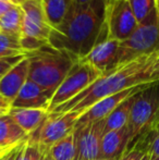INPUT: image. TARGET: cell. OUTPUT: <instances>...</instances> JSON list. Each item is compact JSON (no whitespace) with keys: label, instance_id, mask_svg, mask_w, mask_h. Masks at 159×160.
I'll return each instance as SVG.
<instances>
[{"label":"cell","instance_id":"37","mask_svg":"<svg viewBox=\"0 0 159 160\" xmlns=\"http://www.w3.org/2000/svg\"><path fill=\"white\" fill-rule=\"evenodd\" d=\"M157 9H158V12H159V0H157Z\"/></svg>","mask_w":159,"mask_h":160},{"label":"cell","instance_id":"15","mask_svg":"<svg viewBox=\"0 0 159 160\" xmlns=\"http://www.w3.org/2000/svg\"><path fill=\"white\" fill-rule=\"evenodd\" d=\"M130 145V131L127 125L104 134L100 144V158L120 159Z\"/></svg>","mask_w":159,"mask_h":160},{"label":"cell","instance_id":"12","mask_svg":"<svg viewBox=\"0 0 159 160\" xmlns=\"http://www.w3.org/2000/svg\"><path fill=\"white\" fill-rule=\"evenodd\" d=\"M119 45L120 42L117 40L106 38L96 44L91 52L81 60L91 64L97 71L104 74L118 67Z\"/></svg>","mask_w":159,"mask_h":160},{"label":"cell","instance_id":"11","mask_svg":"<svg viewBox=\"0 0 159 160\" xmlns=\"http://www.w3.org/2000/svg\"><path fill=\"white\" fill-rule=\"evenodd\" d=\"M144 86L145 85L125 89V91H123V92H120V93H118V94L106 97V98L97 101V102L94 103L92 107H89L86 111H84L81 114L80 118L77 119V123H75V128L84 127V125L89 124V123L97 122V121H100V120H105L123 100H125L127 97L134 95V94H136L137 92H140Z\"/></svg>","mask_w":159,"mask_h":160},{"label":"cell","instance_id":"19","mask_svg":"<svg viewBox=\"0 0 159 160\" xmlns=\"http://www.w3.org/2000/svg\"><path fill=\"white\" fill-rule=\"evenodd\" d=\"M146 86V85H145ZM138 93V92H137ZM135 94L127 97L122 102L109 114L105 120V133L110 132V131L119 130V128L127 125L130 114H131L132 105L134 101Z\"/></svg>","mask_w":159,"mask_h":160},{"label":"cell","instance_id":"38","mask_svg":"<svg viewBox=\"0 0 159 160\" xmlns=\"http://www.w3.org/2000/svg\"><path fill=\"white\" fill-rule=\"evenodd\" d=\"M151 160H159V158H151Z\"/></svg>","mask_w":159,"mask_h":160},{"label":"cell","instance_id":"32","mask_svg":"<svg viewBox=\"0 0 159 160\" xmlns=\"http://www.w3.org/2000/svg\"><path fill=\"white\" fill-rule=\"evenodd\" d=\"M35 148V147H34ZM40 157V152H38V150L35 148V152H34V156H33V160H38Z\"/></svg>","mask_w":159,"mask_h":160},{"label":"cell","instance_id":"10","mask_svg":"<svg viewBox=\"0 0 159 160\" xmlns=\"http://www.w3.org/2000/svg\"><path fill=\"white\" fill-rule=\"evenodd\" d=\"M24 19L20 36L33 37L49 42L51 28L48 25L40 0H25L20 4Z\"/></svg>","mask_w":159,"mask_h":160},{"label":"cell","instance_id":"14","mask_svg":"<svg viewBox=\"0 0 159 160\" xmlns=\"http://www.w3.org/2000/svg\"><path fill=\"white\" fill-rule=\"evenodd\" d=\"M51 96L32 81L27 80L20 93L11 102V108H26V109H46L50 105Z\"/></svg>","mask_w":159,"mask_h":160},{"label":"cell","instance_id":"18","mask_svg":"<svg viewBox=\"0 0 159 160\" xmlns=\"http://www.w3.org/2000/svg\"><path fill=\"white\" fill-rule=\"evenodd\" d=\"M45 18L51 28H57L63 22L73 6V0H40Z\"/></svg>","mask_w":159,"mask_h":160},{"label":"cell","instance_id":"13","mask_svg":"<svg viewBox=\"0 0 159 160\" xmlns=\"http://www.w3.org/2000/svg\"><path fill=\"white\" fill-rule=\"evenodd\" d=\"M28 80V59L24 57L0 80V95L12 102Z\"/></svg>","mask_w":159,"mask_h":160},{"label":"cell","instance_id":"5","mask_svg":"<svg viewBox=\"0 0 159 160\" xmlns=\"http://www.w3.org/2000/svg\"><path fill=\"white\" fill-rule=\"evenodd\" d=\"M159 127V82L147 84L134 96L127 128L130 144L142 132Z\"/></svg>","mask_w":159,"mask_h":160},{"label":"cell","instance_id":"1","mask_svg":"<svg viewBox=\"0 0 159 160\" xmlns=\"http://www.w3.org/2000/svg\"><path fill=\"white\" fill-rule=\"evenodd\" d=\"M156 57L157 52L143 56L127 63L118 65L99 76L81 94L68 102L57 107L49 113L74 111L82 114L94 103L106 97L115 95L125 89L159 82V71L155 70Z\"/></svg>","mask_w":159,"mask_h":160},{"label":"cell","instance_id":"4","mask_svg":"<svg viewBox=\"0 0 159 160\" xmlns=\"http://www.w3.org/2000/svg\"><path fill=\"white\" fill-rule=\"evenodd\" d=\"M159 51V12L156 8L149 17L138 24L129 38L120 42L118 65L127 63L143 56Z\"/></svg>","mask_w":159,"mask_h":160},{"label":"cell","instance_id":"9","mask_svg":"<svg viewBox=\"0 0 159 160\" xmlns=\"http://www.w3.org/2000/svg\"><path fill=\"white\" fill-rule=\"evenodd\" d=\"M105 120L74 128V160L100 158V144L105 134Z\"/></svg>","mask_w":159,"mask_h":160},{"label":"cell","instance_id":"28","mask_svg":"<svg viewBox=\"0 0 159 160\" xmlns=\"http://www.w3.org/2000/svg\"><path fill=\"white\" fill-rule=\"evenodd\" d=\"M10 108H11L10 102L0 95V109H10Z\"/></svg>","mask_w":159,"mask_h":160},{"label":"cell","instance_id":"36","mask_svg":"<svg viewBox=\"0 0 159 160\" xmlns=\"http://www.w3.org/2000/svg\"><path fill=\"white\" fill-rule=\"evenodd\" d=\"M6 152H3V150H1V149H0V158H1V157L3 156V155L6 154Z\"/></svg>","mask_w":159,"mask_h":160},{"label":"cell","instance_id":"26","mask_svg":"<svg viewBox=\"0 0 159 160\" xmlns=\"http://www.w3.org/2000/svg\"><path fill=\"white\" fill-rule=\"evenodd\" d=\"M25 56H17L12 58H0V80L14 67L17 62L21 61Z\"/></svg>","mask_w":159,"mask_h":160},{"label":"cell","instance_id":"22","mask_svg":"<svg viewBox=\"0 0 159 160\" xmlns=\"http://www.w3.org/2000/svg\"><path fill=\"white\" fill-rule=\"evenodd\" d=\"M25 56L20 42V36L0 32V58Z\"/></svg>","mask_w":159,"mask_h":160},{"label":"cell","instance_id":"31","mask_svg":"<svg viewBox=\"0 0 159 160\" xmlns=\"http://www.w3.org/2000/svg\"><path fill=\"white\" fill-rule=\"evenodd\" d=\"M2 1H7V2H10L12 4H15V6H20L22 2H24L25 0H2Z\"/></svg>","mask_w":159,"mask_h":160},{"label":"cell","instance_id":"21","mask_svg":"<svg viewBox=\"0 0 159 160\" xmlns=\"http://www.w3.org/2000/svg\"><path fill=\"white\" fill-rule=\"evenodd\" d=\"M48 152L50 154L52 160H74L75 144L73 132L55 144Z\"/></svg>","mask_w":159,"mask_h":160},{"label":"cell","instance_id":"17","mask_svg":"<svg viewBox=\"0 0 159 160\" xmlns=\"http://www.w3.org/2000/svg\"><path fill=\"white\" fill-rule=\"evenodd\" d=\"M9 114L12 117L17 125L30 136L32 133L48 117V110L46 109H26V108H10Z\"/></svg>","mask_w":159,"mask_h":160},{"label":"cell","instance_id":"6","mask_svg":"<svg viewBox=\"0 0 159 160\" xmlns=\"http://www.w3.org/2000/svg\"><path fill=\"white\" fill-rule=\"evenodd\" d=\"M81 114L70 111L64 113H49L34 133L28 136L27 144L40 154L48 152L55 144L74 131L75 123Z\"/></svg>","mask_w":159,"mask_h":160},{"label":"cell","instance_id":"2","mask_svg":"<svg viewBox=\"0 0 159 160\" xmlns=\"http://www.w3.org/2000/svg\"><path fill=\"white\" fill-rule=\"evenodd\" d=\"M105 11L106 0H93L85 6L73 4L63 22L51 30L50 46L77 60L86 57L96 44L107 38Z\"/></svg>","mask_w":159,"mask_h":160},{"label":"cell","instance_id":"34","mask_svg":"<svg viewBox=\"0 0 159 160\" xmlns=\"http://www.w3.org/2000/svg\"><path fill=\"white\" fill-rule=\"evenodd\" d=\"M8 112H9V109H0V117L8 113Z\"/></svg>","mask_w":159,"mask_h":160},{"label":"cell","instance_id":"7","mask_svg":"<svg viewBox=\"0 0 159 160\" xmlns=\"http://www.w3.org/2000/svg\"><path fill=\"white\" fill-rule=\"evenodd\" d=\"M102 75V74L91 64L79 60L55 92L50 100L48 113L81 94Z\"/></svg>","mask_w":159,"mask_h":160},{"label":"cell","instance_id":"35","mask_svg":"<svg viewBox=\"0 0 159 160\" xmlns=\"http://www.w3.org/2000/svg\"><path fill=\"white\" fill-rule=\"evenodd\" d=\"M92 160H119V159H105V158H96V159H92Z\"/></svg>","mask_w":159,"mask_h":160},{"label":"cell","instance_id":"30","mask_svg":"<svg viewBox=\"0 0 159 160\" xmlns=\"http://www.w3.org/2000/svg\"><path fill=\"white\" fill-rule=\"evenodd\" d=\"M38 160H52L49 152H45V154H40V157Z\"/></svg>","mask_w":159,"mask_h":160},{"label":"cell","instance_id":"20","mask_svg":"<svg viewBox=\"0 0 159 160\" xmlns=\"http://www.w3.org/2000/svg\"><path fill=\"white\" fill-rule=\"evenodd\" d=\"M24 14L20 6H14L3 17L0 18V32L21 35Z\"/></svg>","mask_w":159,"mask_h":160},{"label":"cell","instance_id":"33","mask_svg":"<svg viewBox=\"0 0 159 160\" xmlns=\"http://www.w3.org/2000/svg\"><path fill=\"white\" fill-rule=\"evenodd\" d=\"M155 70L159 71V51L157 52V57H156V62H155Z\"/></svg>","mask_w":159,"mask_h":160},{"label":"cell","instance_id":"8","mask_svg":"<svg viewBox=\"0 0 159 160\" xmlns=\"http://www.w3.org/2000/svg\"><path fill=\"white\" fill-rule=\"evenodd\" d=\"M138 23L132 12L127 0L106 2L105 28L108 39L123 42L131 36Z\"/></svg>","mask_w":159,"mask_h":160},{"label":"cell","instance_id":"24","mask_svg":"<svg viewBox=\"0 0 159 160\" xmlns=\"http://www.w3.org/2000/svg\"><path fill=\"white\" fill-rule=\"evenodd\" d=\"M138 24L144 22L157 8V0H127Z\"/></svg>","mask_w":159,"mask_h":160},{"label":"cell","instance_id":"23","mask_svg":"<svg viewBox=\"0 0 159 160\" xmlns=\"http://www.w3.org/2000/svg\"><path fill=\"white\" fill-rule=\"evenodd\" d=\"M133 144H130L119 160H151L148 146L144 135L140 134Z\"/></svg>","mask_w":159,"mask_h":160},{"label":"cell","instance_id":"3","mask_svg":"<svg viewBox=\"0 0 159 160\" xmlns=\"http://www.w3.org/2000/svg\"><path fill=\"white\" fill-rule=\"evenodd\" d=\"M28 59V80L53 96L72 67L79 60L50 44L26 55ZM52 98V97H51Z\"/></svg>","mask_w":159,"mask_h":160},{"label":"cell","instance_id":"39","mask_svg":"<svg viewBox=\"0 0 159 160\" xmlns=\"http://www.w3.org/2000/svg\"><path fill=\"white\" fill-rule=\"evenodd\" d=\"M111 1H113V0H106V2H111Z\"/></svg>","mask_w":159,"mask_h":160},{"label":"cell","instance_id":"25","mask_svg":"<svg viewBox=\"0 0 159 160\" xmlns=\"http://www.w3.org/2000/svg\"><path fill=\"white\" fill-rule=\"evenodd\" d=\"M141 134L144 135L147 142L151 158H159V127L147 128Z\"/></svg>","mask_w":159,"mask_h":160},{"label":"cell","instance_id":"16","mask_svg":"<svg viewBox=\"0 0 159 160\" xmlns=\"http://www.w3.org/2000/svg\"><path fill=\"white\" fill-rule=\"evenodd\" d=\"M27 138V134L15 123L10 114L6 113L0 117V149L9 152Z\"/></svg>","mask_w":159,"mask_h":160},{"label":"cell","instance_id":"27","mask_svg":"<svg viewBox=\"0 0 159 160\" xmlns=\"http://www.w3.org/2000/svg\"><path fill=\"white\" fill-rule=\"evenodd\" d=\"M14 6L15 4H12V3H10V2L0 0V18L3 17V15L6 14L9 10H11Z\"/></svg>","mask_w":159,"mask_h":160},{"label":"cell","instance_id":"29","mask_svg":"<svg viewBox=\"0 0 159 160\" xmlns=\"http://www.w3.org/2000/svg\"><path fill=\"white\" fill-rule=\"evenodd\" d=\"M93 0H73V4L75 6H85V4H88Z\"/></svg>","mask_w":159,"mask_h":160}]
</instances>
